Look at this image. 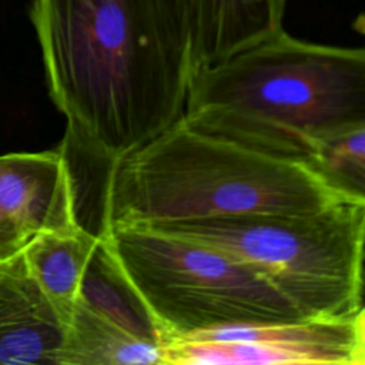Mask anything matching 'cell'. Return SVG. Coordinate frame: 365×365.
Masks as SVG:
<instances>
[{"instance_id": "7", "label": "cell", "mask_w": 365, "mask_h": 365, "mask_svg": "<svg viewBox=\"0 0 365 365\" xmlns=\"http://www.w3.org/2000/svg\"><path fill=\"white\" fill-rule=\"evenodd\" d=\"M0 211L31 237L80 224L77 190L64 154L0 155Z\"/></svg>"}, {"instance_id": "12", "label": "cell", "mask_w": 365, "mask_h": 365, "mask_svg": "<svg viewBox=\"0 0 365 365\" xmlns=\"http://www.w3.org/2000/svg\"><path fill=\"white\" fill-rule=\"evenodd\" d=\"M77 299H81L134 335L163 345L158 332L107 250L103 237L88 261Z\"/></svg>"}, {"instance_id": "14", "label": "cell", "mask_w": 365, "mask_h": 365, "mask_svg": "<svg viewBox=\"0 0 365 365\" xmlns=\"http://www.w3.org/2000/svg\"><path fill=\"white\" fill-rule=\"evenodd\" d=\"M30 238V234L0 211V264L17 258Z\"/></svg>"}, {"instance_id": "2", "label": "cell", "mask_w": 365, "mask_h": 365, "mask_svg": "<svg viewBox=\"0 0 365 365\" xmlns=\"http://www.w3.org/2000/svg\"><path fill=\"white\" fill-rule=\"evenodd\" d=\"M344 201L355 200L308 158L207 131L182 114L110 164L100 231L248 214H312Z\"/></svg>"}, {"instance_id": "15", "label": "cell", "mask_w": 365, "mask_h": 365, "mask_svg": "<svg viewBox=\"0 0 365 365\" xmlns=\"http://www.w3.org/2000/svg\"><path fill=\"white\" fill-rule=\"evenodd\" d=\"M20 262H21V254H20L17 258L11 259L10 262H4V264H0V278H1L3 275H6L7 272L13 271L16 267H19V265H20Z\"/></svg>"}, {"instance_id": "10", "label": "cell", "mask_w": 365, "mask_h": 365, "mask_svg": "<svg viewBox=\"0 0 365 365\" xmlns=\"http://www.w3.org/2000/svg\"><path fill=\"white\" fill-rule=\"evenodd\" d=\"M100 241L98 232L77 224L63 230L37 232L21 250L27 275L66 321L78 298L86 268Z\"/></svg>"}, {"instance_id": "5", "label": "cell", "mask_w": 365, "mask_h": 365, "mask_svg": "<svg viewBox=\"0 0 365 365\" xmlns=\"http://www.w3.org/2000/svg\"><path fill=\"white\" fill-rule=\"evenodd\" d=\"M98 234L163 345L224 325L308 318L259 274L218 250L145 225Z\"/></svg>"}, {"instance_id": "1", "label": "cell", "mask_w": 365, "mask_h": 365, "mask_svg": "<svg viewBox=\"0 0 365 365\" xmlns=\"http://www.w3.org/2000/svg\"><path fill=\"white\" fill-rule=\"evenodd\" d=\"M58 148L110 164L185 110L195 73L188 0H33Z\"/></svg>"}, {"instance_id": "9", "label": "cell", "mask_w": 365, "mask_h": 365, "mask_svg": "<svg viewBox=\"0 0 365 365\" xmlns=\"http://www.w3.org/2000/svg\"><path fill=\"white\" fill-rule=\"evenodd\" d=\"M195 71L284 30L287 0H188Z\"/></svg>"}, {"instance_id": "11", "label": "cell", "mask_w": 365, "mask_h": 365, "mask_svg": "<svg viewBox=\"0 0 365 365\" xmlns=\"http://www.w3.org/2000/svg\"><path fill=\"white\" fill-rule=\"evenodd\" d=\"M163 364V345L134 335L77 299L66 324L60 365Z\"/></svg>"}, {"instance_id": "4", "label": "cell", "mask_w": 365, "mask_h": 365, "mask_svg": "<svg viewBox=\"0 0 365 365\" xmlns=\"http://www.w3.org/2000/svg\"><path fill=\"white\" fill-rule=\"evenodd\" d=\"M242 262L304 317H351L364 309L365 202L312 214H248L145 225Z\"/></svg>"}, {"instance_id": "8", "label": "cell", "mask_w": 365, "mask_h": 365, "mask_svg": "<svg viewBox=\"0 0 365 365\" xmlns=\"http://www.w3.org/2000/svg\"><path fill=\"white\" fill-rule=\"evenodd\" d=\"M66 322L23 259L0 278V365H60Z\"/></svg>"}, {"instance_id": "6", "label": "cell", "mask_w": 365, "mask_h": 365, "mask_svg": "<svg viewBox=\"0 0 365 365\" xmlns=\"http://www.w3.org/2000/svg\"><path fill=\"white\" fill-rule=\"evenodd\" d=\"M163 364L364 365L365 311L204 329L165 342Z\"/></svg>"}, {"instance_id": "13", "label": "cell", "mask_w": 365, "mask_h": 365, "mask_svg": "<svg viewBox=\"0 0 365 365\" xmlns=\"http://www.w3.org/2000/svg\"><path fill=\"white\" fill-rule=\"evenodd\" d=\"M309 161L346 197L365 202V125L324 140Z\"/></svg>"}, {"instance_id": "3", "label": "cell", "mask_w": 365, "mask_h": 365, "mask_svg": "<svg viewBox=\"0 0 365 365\" xmlns=\"http://www.w3.org/2000/svg\"><path fill=\"white\" fill-rule=\"evenodd\" d=\"M184 117L267 151L309 160L327 138L365 125V51L285 31L198 68Z\"/></svg>"}]
</instances>
